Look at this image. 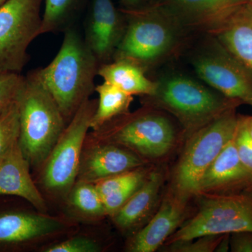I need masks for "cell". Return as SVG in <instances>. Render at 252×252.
Instances as JSON below:
<instances>
[{"label": "cell", "instance_id": "6da1fadb", "mask_svg": "<svg viewBox=\"0 0 252 252\" xmlns=\"http://www.w3.org/2000/svg\"><path fill=\"white\" fill-rule=\"evenodd\" d=\"M120 9L126 30L113 61H130L147 72L182 52L190 40L191 34L159 3Z\"/></svg>", "mask_w": 252, "mask_h": 252}, {"label": "cell", "instance_id": "7a4b0ae2", "mask_svg": "<svg viewBox=\"0 0 252 252\" xmlns=\"http://www.w3.org/2000/svg\"><path fill=\"white\" fill-rule=\"evenodd\" d=\"M153 94L142 97L144 105L171 114L191 135L213 119L242 103L228 98L198 77L171 72L155 80Z\"/></svg>", "mask_w": 252, "mask_h": 252}, {"label": "cell", "instance_id": "3957f363", "mask_svg": "<svg viewBox=\"0 0 252 252\" xmlns=\"http://www.w3.org/2000/svg\"><path fill=\"white\" fill-rule=\"evenodd\" d=\"M99 66L84 39L67 28L54 60L45 67L36 69L67 124L94 92Z\"/></svg>", "mask_w": 252, "mask_h": 252}, {"label": "cell", "instance_id": "277c9868", "mask_svg": "<svg viewBox=\"0 0 252 252\" xmlns=\"http://www.w3.org/2000/svg\"><path fill=\"white\" fill-rule=\"evenodd\" d=\"M17 103L18 142L31 167L40 166L49 157L67 122L36 69L24 76Z\"/></svg>", "mask_w": 252, "mask_h": 252}, {"label": "cell", "instance_id": "5b68a950", "mask_svg": "<svg viewBox=\"0 0 252 252\" xmlns=\"http://www.w3.org/2000/svg\"><path fill=\"white\" fill-rule=\"evenodd\" d=\"M167 113L144 105L113 119L98 130L96 140L119 144L141 157L158 158L168 154L177 139V131Z\"/></svg>", "mask_w": 252, "mask_h": 252}, {"label": "cell", "instance_id": "8992f818", "mask_svg": "<svg viewBox=\"0 0 252 252\" xmlns=\"http://www.w3.org/2000/svg\"><path fill=\"white\" fill-rule=\"evenodd\" d=\"M236 111H227L190 135L174 172V191L185 198L198 194L204 173L235 137L240 118Z\"/></svg>", "mask_w": 252, "mask_h": 252}, {"label": "cell", "instance_id": "52a82bcc", "mask_svg": "<svg viewBox=\"0 0 252 252\" xmlns=\"http://www.w3.org/2000/svg\"><path fill=\"white\" fill-rule=\"evenodd\" d=\"M189 50V62L195 77L228 98L252 107V71L211 34Z\"/></svg>", "mask_w": 252, "mask_h": 252}, {"label": "cell", "instance_id": "ba28073f", "mask_svg": "<svg viewBox=\"0 0 252 252\" xmlns=\"http://www.w3.org/2000/svg\"><path fill=\"white\" fill-rule=\"evenodd\" d=\"M200 210L167 240H192L208 235L252 232V193H207Z\"/></svg>", "mask_w": 252, "mask_h": 252}, {"label": "cell", "instance_id": "9c48e42d", "mask_svg": "<svg viewBox=\"0 0 252 252\" xmlns=\"http://www.w3.org/2000/svg\"><path fill=\"white\" fill-rule=\"evenodd\" d=\"M97 99H88L74 114L44 163L41 181L53 193H69L77 182L88 131Z\"/></svg>", "mask_w": 252, "mask_h": 252}, {"label": "cell", "instance_id": "30bf717a", "mask_svg": "<svg viewBox=\"0 0 252 252\" xmlns=\"http://www.w3.org/2000/svg\"><path fill=\"white\" fill-rule=\"evenodd\" d=\"M44 0H7L0 7V73L21 74L28 50L41 35Z\"/></svg>", "mask_w": 252, "mask_h": 252}, {"label": "cell", "instance_id": "8fae6325", "mask_svg": "<svg viewBox=\"0 0 252 252\" xmlns=\"http://www.w3.org/2000/svg\"><path fill=\"white\" fill-rule=\"evenodd\" d=\"M126 26L125 16L112 0H93L84 41L100 65L113 61Z\"/></svg>", "mask_w": 252, "mask_h": 252}, {"label": "cell", "instance_id": "7c38bea8", "mask_svg": "<svg viewBox=\"0 0 252 252\" xmlns=\"http://www.w3.org/2000/svg\"><path fill=\"white\" fill-rule=\"evenodd\" d=\"M248 0H161V5L186 31L209 34Z\"/></svg>", "mask_w": 252, "mask_h": 252}, {"label": "cell", "instance_id": "4fadbf2b", "mask_svg": "<svg viewBox=\"0 0 252 252\" xmlns=\"http://www.w3.org/2000/svg\"><path fill=\"white\" fill-rule=\"evenodd\" d=\"M104 142L83 151L77 181L95 184L140 168L145 163L142 157L130 149L112 142Z\"/></svg>", "mask_w": 252, "mask_h": 252}, {"label": "cell", "instance_id": "5bb4252c", "mask_svg": "<svg viewBox=\"0 0 252 252\" xmlns=\"http://www.w3.org/2000/svg\"><path fill=\"white\" fill-rule=\"evenodd\" d=\"M242 191L252 193V174L244 166L239 158L234 137L204 173L198 194Z\"/></svg>", "mask_w": 252, "mask_h": 252}, {"label": "cell", "instance_id": "9a60e30c", "mask_svg": "<svg viewBox=\"0 0 252 252\" xmlns=\"http://www.w3.org/2000/svg\"><path fill=\"white\" fill-rule=\"evenodd\" d=\"M187 198L174 191L167 195L150 221L127 245L130 252H154L177 230L184 220Z\"/></svg>", "mask_w": 252, "mask_h": 252}, {"label": "cell", "instance_id": "2e32d148", "mask_svg": "<svg viewBox=\"0 0 252 252\" xmlns=\"http://www.w3.org/2000/svg\"><path fill=\"white\" fill-rule=\"evenodd\" d=\"M28 161L16 140L0 158V195H14L27 200L45 213V200L32 179Z\"/></svg>", "mask_w": 252, "mask_h": 252}, {"label": "cell", "instance_id": "e0dca14e", "mask_svg": "<svg viewBox=\"0 0 252 252\" xmlns=\"http://www.w3.org/2000/svg\"><path fill=\"white\" fill-rule=\"evenodd\" d=\"M208 34L252 71V6L248 1Z\"/></svg>", "mask_w": 252, "mask_h": 252}, {"label": "cell", "instance_id": "ac0fdd59", "mask_svg": "<svg viewBox=\"0 0 252 252\" xmlns=\"http://www.w3.org/2000/svg\"><path fill=\"white\" fill-rule=\"evenodd\" d=\"M63 222L41 214H0V243H17L41 238L62 229Z\"/></svg>", "mask_w": 252, "mask_h": 252}, {"label": "cell", "instance_id": "d6986e66", "mask_svg": "<svg viewBox=\"0 0 252 252\" xmlns=\"http://www.w3.org/2000/svg\"><path fill=\"white\" fill-rule=\"evenodd\" d=\"M163 182L162 172L147 175L138 190L112 215L115 224L121 229L130 230L147 220L155 208Z\"/></svg>", "mask_w": 252, "mask_h": 252}, {"label": "cell", "instance_id": "ffe728a7", "mask_svg": "<svg viewBox=\"0 0 252 252\" xmlns=\"http://www.w3.org/2000/svg\"><path fill=\"white\" fill-rule=\"evenodd\" d=\"M97 75L132 96L150 95L155 89V81L147 77L143 68L126 60L101 64Z\"/></svg>", "mask_w": 252, "mask_h": 252}, {"label": "cell", "instance_id": "44dd1931", "mask_svg": "<svg viewBox=\"0 0 252 252\" xmlns=\"http://www.w3.org/2000/svg\"><path fill=\"white\" fill-rule=\"evenodd\" d=\"M94 91L98 94V99L91 122V129L94 132L113 119L130 112L134 96L104 81L95 86Z\"/></svg>", "mask_w": 252, "mask_h": 252}, {"label": "cell", "instance_id": "7402d4cb", "mask_svg": "<svg viewBox=\"0 0 252 252\" xmlns=\"http://www.w3.org/2000/svg\"><path fill=\"white\" fill-rule=\"evenodd\" d=\"M69 193L71 205L81 213L94 217L107 215L94 184L77 181Z\"/></svg>", "mask_w": 252, "mask_h": 252}, {"label": "cell", "instance_id": "603a6c76", "mask_svg": "<svg viewBox=\"0 0 252 252\" xmlns=\"http://www.w3.org/2000/svg\"><path fill=\"white\" fill-rule=\"evenodd\" d=\"M79 0H44L41 35L61 30L72 16Z\"/></svg>", "mask_w": 252, "mask_h": 252}, {"label": "cell", "instance_id": "cb8c5ba5", "mask_svg": "<svg viewBox=\"0 0 252 252\" xmlns=\"http://www.w3.org/2000/svg\"><path fill=\"white\" fill-rule=\"evenodd\" d=\"M19 132V112L16 99L0 116V158L18 140Z\"/></svg>", "mask_w": 252, "mask_h": 252}, {"label": "cell", "instance_id": "d4e9b609", "mask_svg": "<svg viewBox=\"0 0 252 252\" xmlns=\"http://www.w3.org/2000/svg\"><path fill=\"white\" fill-rule=\"evenodd\" d=\"M147 175L140 168L113 176L94 184L101 198L127 188L130 186L143 183Z\"/></svg>", "mask_w": 252, "mask_h": 252}, {"label": "cell", "instance_id": "484cf974", "mask_svg": "<svg viewBox=\"0 0 252 252\" xmlns=\"http://www.w3.org/2000/svg\"><path fill=\"white\" fill-rule=\"evenodd\" d=\"M223 235H203L192 240H177L168 243L165 251L172 252H213Z\"/></svg>", "mask_w": 252, "mask_h": 252}, {"label": "cell", "instance_id": "4316f807", "mask_svg": "<svg viewBox=\"0 0 252 252\" xmlns=\"http://www.w3.org/2000/svg\"><path fill=\"white\" fill-rule=\"evenodd\" d=\"M23 81L19 73H0V116L17 99Z\"/></svg>", "mask_w": 252, "mask_h": 252}, {"label": "cell", "instance_id": "83f0119b", "mask_svg": "<svg viewBox=\"0 0 252 252\" xmlns=\"http://www.w3.org/2000/svg\"><path fill=\"white\" fill-rule=\"evenodd\" d=\"M101 248L94 240L84 236L74 237L48 247L45 252H99Z\"/></svg>", "mask_w": 252, "mask_h": 252}, {"label": "cell", "instance_id": "f1b7e54d", "mask_svg": "<svg viewBox=\"0 0 252 252\" xmlns=\"http://www.w3.org/2000/svg\"><path fill=\"white\" fill-rule=\"evenodd\" d=\"M235 142L240 160L247 170L252 174V139L244 125L241 115L239 118Z\"/></svg>", "mask_w": 252, "mask_h": 252}, {"label": "cell", "instance_id": "f546056e", "mask_svg": "<svg viewBox=\"0 0 252 252\" xmlns=\"http://www.w3.org/2000/svg\"><path fill=\"white\" fill-rule=\"evenodd\" d=\"M230 235V251L252 252V231L238 232Z\"/></svg>", "mask_w": 252, "mask_h": 252}, {"label": "cell", "instance_id": "4dcf8cb0", "mask_svg": "<svg viewBox=\"0 0 252 252\" xmlns=\"http://www.w3.org/2000/svg\"><path fill=\"white\" fill-rule=\"evenodd\" d=\"M122 9H134L142 7L147 4L146 0H119Z\"/></svg>", "mask_w": 252, "mask_h": 252}, {"label": "cell", "instance_id": "1f68e13d", "mask_svg": "<svg viewBox=\"0 0 252 252\" xmlns=\"http://www.w3.org/2000/svg\"><path fill=\"white\" fill-rule=\"evenodd\" d=\"M230 234H224L220 239V243L217 245V252H227L230 250Z\"/></svg>", "mask_w": 252, "mask_h": 252}, {"label": "cell", "instance_id": "d6a6232c", "mask_svg": "<svg viewBox=\"0 0 252 252\" xmlns=\"http://www.w3.org/2000/svg\"><path fill=\"white\" fill-rule=\"evenodd\" d=\"M242 119H243L244 125L246 127L249 135L252 139V116H248V117L242 116Z\"/></svg>", "mask_w": 252, "mask_h": 252}, {"label": "cell", "instance_id": "836d02e7", "mask_svg": "<svg viewBox=\"0 0 252 252\" xmlns=\"http://www.w3.org/2000/svg\"><path fill=\"white\" fill-rule=\"evenodd\" d=\"M146 1H147V4H153V3L159 2L161 0H146Z\"/></svg>", "mask_w": 252, "mask_h": 252}, {"label": "cell", "instance_id": "e575fe53", "mask_svg": "<svg viewBox=\"0 0 252 252\" xmlns=\"http://www.w3.org/2000/svg\"><path fill=\"white\" fill-rule=\"evenodd\" d=\"M6 1H7V0H0V7H1V6H2Z\"/></svg>", "mask_w": 252, "mask_h": 252}, {"label": "cell", "instance_id": "d590c367", "mask_svg": "<svg viewBox=\"0 0 252 252\" xmlns=\"http://www.w3.org/2000/svg\"><path fill=\"white\" fill-rule=\"evenodd\" d=\"M249 3H250V5L252 6V0H248Z\"/></svg>", "mask_w": 252, "mask_h": 252}]
</instances>
